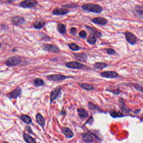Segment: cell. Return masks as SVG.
Instances as JSON below:
<instances>
[{
	"mask_svg": "<svg viewBox=\"0 0 143 143\" xmlns=\"http://www.w3.org/2000/svg\"><path fill=\"white\" fill-rule=\"evenodd\" d=\"M82 8L87 12L98 14L101 13L103 10V8L100 6L92 3L84 4L82 6Z\"/></svg>",
	"mask_w": 143,
	"mask_h": 143,
	"instance_id": "1",
	"label": "cell"
},
{
	"mask_svg": "<svg viewBox=\"0 0 143 143\" xmlns=\"http://www.w3.org/2000/svg\"><path fill=\"white\" fill-rule=\"evenodd\" d=\"M21 62L22 60L19 57L12 56L6 60L5 64L8 67L15 66L18 65Z\"/></svg>",
	"mask_w": 143,
	"mask_h": 143,
	"instance_id": "2",
	"label": "cell"
},
{
	"mask_svg": "<svg viewBox=\"0 0 143 143\" xmlns=\"http://www.w3.org/2000/svg\"><path fill=\"white\" fill-rule=\"evenodd\" d=\"M42 48L44 51L54 54H58L60 52V49L57 46L54 44H43Z\"/></svg>",
	"mask_w": 143,
	"mask_h": 143,
	"instance_id": "3",
	"label": "cell"
},
{
	"mask_svg": "<svg viewBox=\"0 0 143 143\" xmlns=\"http://www.w3.org/2000/svg\"><path fill=\"white\" fill-rule=\"evenodd\" d=\"M133 12L134 16L137 18L143 20V4L135 5L133 8Z\"/></svg>",
	"mask_w": 143,
	"mask_h": 143,
	"instance_id": "4",
	"label": "cell"
},
{
	"mask_svg": "<svg viewBox=\"0 0 143 143\" xmlns=\"http://www.w3.org/2000/svg\"><path fill=\"white\" fill-rule=\"evenodd\" d=\"M72 77L61 74H52L46 76V78L48 80L51 81H62L64 80L70 78Z\"/></svg>",
	"mask_w": 143,
	"mask_h": 143,
	"instance_id": "5",
	"label": "cell"
},
{
	"mask_svg": "<svg viewBox=\"0 0 143 143\" xmlns=\"http://www.w3.org/2000/svg\"><path fill=\"white\" fill-rule=\"evenodd\" d=\"M38 2L36 0H26L22 1L18 4V6L21 8H32L37 5Z\"/></svg>",
	"mask_w": 143,
	"mask_h": 143,
	"instance_id": "6",
	"label": "cell"
},
{
	"mask_svg": "<svg viewBox=\"0 0 143 143\" xmlns=\"http://www.w3.org/2000/svg\"><path fill=\"white\" fill-rule=\"evenodd\" d=\"M22 90L21 87L18 86L11 92L7 94L6 96L10 99H16L22 94Z\"/></svg>",
	"mask_w": 143,
	"mask_h": 143,
	"instance_id": "7",
	"label": "cell"
},
{
	"mask_svg": "<svg viewBox=\"0 0 143 143\" xmlns=\"http://www.w3.org/2000/svg\"><path fill=\"white\" fill-rule=\"evenodd\" d=\"M61 88H62L61 86L59 85L56 87L51 92L50 94V101L51 104H52V103L53 102L56 100V99L58 98L61 92Z\"/></svg>",
	"mask_w": 143,
	"mask_h": 143,
	"instance_id": "8",
	"label": "cell"
},
{
	"mask_svg": "<svg viewBox=\"0 0 143 143\" xmlns=\"http://www.w3.org/2000/svg\"><path fill=\"white\" fill-rule=\"evenodd\" d=\"M65 66L67 68L74 69H82L84 66L83 64L74 61L66 62Z\"/></svg>",
	"mask_w": 143,
	"mask_h": 143,
	"instance_id": "9",
	"label": "cell"
},
{
	"mask_svg": "<svg viewBox=\"0 0 143 143\" xmlns=\"http://www.w3.org/2000/svg\"><path fill=\"white\" fill-rule=\"evenodd\" d=\"M124 35L126 40L130 44L134 45L136 42V38L133 33L129 32H126L124 33Z\"/></svg>",
	"mask_w": 143,
	"mask_h": 143,
	"instance_id": "10",
	"label": "cell"
},
{
	"mask_svg": "<svg viewBox=\"0 0 143 143\" xmlns=\"http://www.w3.org/2000/svg\"><path fill=\"white\" fill-rule=\"evenodd\" d=\"M100 76L103 78H114L118 76L119 74L116 72L108 70L102 72L100 73Z\"/></svg>",
	"mask_w": 143,
	"mask_h": 143,
	"instance_id": "11",
	"label": "cell"
},
{
	"mask_svg": "<svg viewBox=\"0 0 143 143\" xmlns=\"http://www.w3.org/2000/svg\"><path fill=\"white\" fill-rule=\"evenodd\" d=\"M12 24L15 26H20L25 23V20L22 16H16L12 18Z\"/></svg>",
	"mask_w": 143,
	"mask_h": 143,
	"instance_id": "12",
	"label": "cell"
},
{
	"mask_svg": "<svg viewBox=\"0 0 143 143\" xmlns=\"http://www.w3.org/2000/svg\"><path fill=\"white\" fill-rule=\"evenodd\" d=\"M69 12L70 11L66 8L57 7L53 10L52 13L54 15H64L68 14Z\"/></svg>",
	"mask_w": 143,
	"mask_h": 143,
	"instance_id": "13",
	"label": "cell"
},
{
	"mask_svg": "<svg viewBox=\"0 0 143 143\" xmlns=\"http://www.w3.org/2000/svg\"><path fill=\"white\" fill-rule=\"evenodd\" d=\"M85 28L88 32H90L91 35H93L98 38H101L102 36V34L100 32L94 28H92L88 26H85Z\"/></svg>",
	"mask_w": 143,
	"mask_h": 143,
	"instance_id": "14",
	"label": "cell"
},
{
	"mask_svg": "<svg viewBox=\"0 0 143 143\" xmlns=\"http://www.w3.org/2000/svg\"><path fill=\"white\" fill-rule=\"evenodd\" d=\"M62 134L67 138H71L74 136V133L69 128L63 127L61 128Z\"/></svg>",
	"mask_w": 143,
	"mask_h": 143,
	"instance_id": "15",
	"label": "cell"
},
{
	"mask_svg": "<svg viewBox=\"0 0 143 143\" xmlns=\"http://www.w3.org/2000/svg\"><path fill=\"white\" fill-rule=\"evenodd\" d=\"M92 22L93 23L96 24L104 26L107 24L108 23V20L107 19L103 17H97L92 18Z\"/></svg>",
	"mask_w": 143,
	"mask_h": 143,
	"instance_id": "16",
	"label": "cell"
},
{
	"mask_svg": "<svg viewBox=\"0 0 143 143\" xmlns=\"http://www.w3.org/2000/svg\"><path fill=\"white\" fill-rule=\"evenodd\" d=\"M73 55L76 60L83 62H85L88 58L87 55L83 53H74Z\"/></svg>",
	"mask_w": 143,
	"mask_h": 143,
	"instance_id": "17",
	"label": "cell"
},
{
	"mask_svg": "<svg viewBox=\"0 0 143 143\" xmlns=\"http://www.w3.org/2000/svg\"><path fill=\"white\" fill-rule=\"evenodd\" d=\"M46 23V22L44 20H36L33 24V28L36 30H40L44 27Z\"/></svg>",
	"mask_w": 143,
	"mask_h": 143,
	"instance_id": "18",
	"label": "cell"
},
{
	"mask_svg": "<svg viewBox=\"0 0 143 143\" xmlns=\"http://www.w3.org/2000/svg\"><path fill=\"white\" fill-rule=\"evenodd\" d=\"M36 122L42 127V128L44 130V127L45 126V120L44 117L40 113H38L36 116Z\"/></svg>",
	"mask_w": 143,
	"mask_h": 143,
	"instance_id": "19",
	"label": "cell"
},
{
	"mask_svg": "<svg viewBox=\"0 0 143 143\" xmlns=\"http://www.w3.org/2000/svg\"><path fill=\"white\" fill-rule=\"evenodd\" d=\"M81 136L84 142L86 143H92L94 141L93 138L92 136L87 133H82L81 134Z\"/></svg>",
	"mask_w": 143,
	"mask_h": 143,
	"instance_id": "20",
	"label": "cell"
},
{
	"mask_svg": "<svg viewBox=\"0 0 143 143\" xmlns=\"http://www.w3.org/2000/svg\"><path fill=\"white\" fill-rule=\"evenodd\" d=\"M23 137L25 141L27 143H36V141L32 137L25 132L23 134Z\"/></svg>",
	"mask_w": 143,
	"mask_h": 143,
	"instance_id": "21",
	"label": "cell"
},
{
	"mask_svg": "<svg viewBox=\"0 0 143 143\" xmlns=\"http://www.w3.org/2000/svg\"><path fill=\"white\" fill-rule=\"evenodd\" d=\"M58 31L62 34H65L67 32L66 28L65 25L62 23H58L57 26Z\"/></svg>",
	"mask_w": 143,
	"mask_h": 143,
	"instance_id": "22",
	"label": "cell"
},
{
	"mask_svg": "<svg viewBox=\"0 0 143 143\" xmlns=\"http://www.w3.org/2000/svg\"><path fill=\"white\" fill-rule=\"evenodd\" d=\"M78 114L81 118H86L88 116V113L87 111L82 108H78L77 109Z\"/></svg>",
	"mask_w": 143,
	"mask_h": 143,
	"instance_id": "23",
	"label": "cell"
},
{
	"mask_svg": "<svg viewBox=\"0 0 143 143\" xmlns=\"http://www.w3.org/2000/svg\"><path fill=\"white\" fill-rule=\"evenodd\" d=\"M20 118L23 122L28 124H30L32 122L31 118L30 116L26 114H22L20 117Z\"/></svg>",
	"mask_w": 143,
	"mask_h": 143,
	"instance_id": "24",
	"label": "cell"
},
{
	"mask_svg": "<svg viewBox=\"0 0 143 143\" xmlns=\"http://www.w3.org/2000/svg\"><path fill=\"white\" fill-rule=\"evenodd\" d=\"M94 68L95 69H103L108 66V65L105 62H96L94 65Z\"/></svg>",
	"mask_w": 143,
	"mask_h": 143,
	"instance_id": "25",
	"label": "cell"
},
{
	"mask_svg": "<svg viewBox=\"0 0 143 143\" xmlns=\"http://www.w3.org/2000/svg\"><path fill=\"white\" fill-rule=\"evenodd\" d=\"M80 86L87 91H92L94 90V87L92 85L87 83H79Z\"/></svg>",
	"mask_w": 143,
	"mask_h": 143,
	"instance_id": "26",
	"label": "cell"
},
{
	"mask_svg": "<svg viewBox=\"0 0 143 143\" xmlns=\"http://www.w3.org/2000/svg\"><path fill=\"white\" fill-rule=\"evenodd\" d=\"M44 84V81L41 78H37L34 80V85L36 87L43 86Z\"/></svg>",
	"mask_w": 143,
	"mask_h": 143,
	"instance_id": "27",
	"label": "cell"
},
{
	"mask_svg": "<svg viewBox=\"0 0 143 143\" xmlns=\"http://www.w3.org/2000/svg\"><path fill=\"white\" fill-rule=\"evenodd\" d=\"M96 41H97V38L96 36L91 34H90L87 38V42L90 44L94 45L95 44Z\"/></svg>",
	"mask_w": 143,
	"mask_h": 143,
	"instance_id": "28",
	"label": "cell"
},
{
	"mask_svg": "<svg viewBox=\"0 0 143 143\" xmlns=\"http://www.w3.org/2000/svg\"><path fill=\"white\" fill-rule=\"evenodd\" d=\"M121 101L122 102H121V104L120 106V108L121 109V111H122L124 113H128L130 112V111L129 108H128L127 106H126L125 104H124L122 101H123V100L122 99H121Z\"/></svg>",
	"mask_w": 143,
	"mask_h": 143,
	"instance_id": "29",
	"label": "cell"
},
{
	"mask_svg": "<svg viewBox=\"0 0 143 143\" xmlns=\"http://www.w3.org/2000/svg\"><path fill=\"white\" fill-rule=\"evenodd\" d=\"M110 114L112 117L114 118H121V117L125 116V115L123 114L121 112L117 111H111L110 112Z\"/></svg>",
	"mask_w": 143,
	"mask_h": 143,
	"instance_id": "30",
	"label": "cell"
},
{
	"mask_svg": "<svg viewBox=\"0 0 143 143\" xmlns=\"http://www.w3.org/2000/svg\"><path fill=\"white\" fill-rule=\"evenodd\" d=\"M69 48L73 51H78L80 50V47L75 43H70L68 44Z\"/></svg>",
	"mask_w": 143,
	"mask_h": 143,
	"instance_id": "31",
	"label": "cell"
},
{
	"mask_svg": "<svg viewBox=\"0 0 143 143\" xmlns=\"http://www.w3.org/2000/svg\"><path fill=\"white\" fill-rule=\"evenodd\" d=\"M88 108L91 110L98 111H100V109L97 106H96L94 104H93L92 102H88Z\"/></svg>",
	"mask_w": 143,
	"mask_h": 143,
	"instance_id": "32",
	"label": "cell"
},
{
	"mask_svg": "<svg viewBox=\"0 0 143 143\" xmlns=\"http://www.w3.org/2000/svg\"><path fill=\"white\" fill-rule=\"evenodd\" d=\"M132 86L137 91L143 93V85L139 84H132Z\"/></svg>",
	"mask_w": 143,
	"mask_h": 143,
	"instance_id": "33",
	"label": "cell"
},
{
	"mask_svg": "<svg viewBox=\"0 0 143 143\" xmlns=\"http://www.w3.org/2000/svg\"><path fill=\"white\" fill-rule=\"evenodd\" d=\"M78 35L81 38L85 39L87 36V33L85 30H82L78 33Z\"/></svg>",
	"mask_w": 143,
	"mask_h": 143,
	"instance_id": "34",
	"label": "cell"
},
{
	"mask_svg": "<svg viewBox=\"0 0 143 143\" xmlns=\"http://www.w3.org/2000/svg\"><path fill=\"white\" fill-rule=\"evenodd\" d=\"M107 54L109 55H116L117 54L116 51L112 48H108L106 49Z\"/></svg>",
	"mask_w": 143,
	"mask_h": 143,
	"instance_id": "35",
	"label": "cell"
},
{
	"mask_svg": "<svg viewBox=\"0 0 143 143\" xmlns=\"http://www.w3.org/2000/svg\"><path fill=\"white\" fill-rule=\"evenodd\" d=\"M106 91H108L112 93L113 94H114L115 95H118L119 94H120L121 93V91L119 89H116V90H106Z\"/></svg>",
	"mask_w": 143,
	"mask_h": 143,
	"instance_id": "36",
	"label": "cell"
},
{
	"mask_svg": "<svg viewBox=\"0 0 143 143\" xmlns=\"http://www.w3.org/2000/svg\"><path fill=\"white\" fill-rule=\"evenodd\" d=\"M77 29L75 28H72L70 30V33L72 35H75L76 34Z\"/></svg>",
	"mask_w": 143,
	"mask_h": 143,
	"instance_id": "37",
	"label": "cell"
},
{
	"mask_svg": "<svg viewBox=\"0 0 143 143\" xmlns=\"http://www.w3.org/2000/svg\"><path fill=\"white\" fill-rule=\"evenodd\" d=\"M25 129L29 134H33L32 130L30 126H26V127H25Z\"/></svg>",
	"mask_w": 143,
	"mask_h": 143,
	"instance_id": "38",
	"label": "cell"
},
{
	"mask_svg": "<svg viewBox=\"0 0 143 143\" xmlns=\"http://www.w3.org/2000/svg\"><path fill=\"white\" fill-rule=\"evenodd\" d=\"M93 122V118L92 117H90V118L88 119V120H87L86 122V124H90L91 123H92Z\"/></svg>",
	"mask_w": 143,
	"mask_h": 143,
	"instance_id": "39",
	"label": "cell"
},
{
	"mask_svg": "<svg viewBox=\"0 0 143 143\" xmlns=\"http://www.w3.org/2000/svg\"><path fill=\"white\" fill-rule=\"evenodd\" d=\"M64 114H66V111L62 110L61 111V112H60V114H61V115H64Z\"/></svg>",
	"mask_w": 143,
	"mask_h": 143,
	"instance_id": "40",
	"label": "cell"
},
{
	"mask_svg": "<svg viewBox=\"0 0 143 143\" xmlns=\"http://www.w3.org/2000/svg\"><path fill=\"white\" fill-rule=\"evenodd\" d=\"M16 51H17V50H16L15 49H13L12 50V52H16Z\"/></svg>",
	"mask_w": 143,
	"mask_h": 143,
	"instance_id": "41",
	"label": "cell"
},
{
	"mask_svg": "<svg viewBox=\"0 0 143 143\" xmlns=\"http://www.w3.org/2000/svg\"><path fill=\"white\" fill-rule=\"evenodd\" d=\"M2 143H8V142H3Z\"/></svg>",
	"mask_w": 143,
	"mask_h": 143,
	"instance_id": "42",
	"label": "cell"
},
{
	"mask_svg": "<svg viewBox=\"0 0 143 143\" xmlns=\"http://www.w3.org/2000/svg\"></svg>",
	"mask_w": 143,
	"mask_h": 143,
	"instance_id": "43",
	"label": "cell"
}]
</instances>
